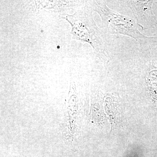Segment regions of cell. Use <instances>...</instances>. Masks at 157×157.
I'll return each mask as SVG.
<instances>
[{
	"mask_svg": "<svg viewBox=\"0 0 157 157\" xmlns=\"http://www.w3.org/2000/svg\"><path fill=\"white\" fill-rule=\"evenodd\" d=\"M59 17L66 19L71 25L73 39L89 42L99 53L102 49L101 39L90 10L83 8L72 15L63 14Z\"/></svg>",
	"mask_w": 157,
	"mask_h": 157,
	"instance_id": "obj_1",
	"label": "cell"
},
{
	"mask_svg": "<svg viewBox=\"0 0 157 157\" xmlns=\"http://www.w3.org/2000/svg\"><path fill=\"white\" fill-rule=\"evenodd\" d=\"M94 7L102 17L103 27L110 24V26L107 28L109 29L111 33L126 34L134 37L139 42L143 40V35L137 30L135 20L116 14L101 2H94Z\"/></svg>",
	"mask_w": 157,
	"mask_h": 157,
	"instance_id": "obj_2",
	"label": "cell"
}]
</instances>
